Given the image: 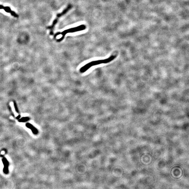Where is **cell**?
I'll use <instances>...</instances> for the list:
<instances>
[{
	"label": "cell",
	"instance_id": "obj_3",
	"mask_svg": "<svg viewBox=\"0 0 189 189\" xmlns=\"http://www.w3.org/2000/svg\"><path fill=\"white\" fill-rule=\"evenodd\" d=\"M72 6L70 4H68V6L66 7V8H65L63 10V11L61 13H59L57 14L56 15V17L55 19L54 20L53 22H52V24L51 26H48L47 27V29H49L50 30V34L51 35H53L54 34V30L55 27L57 24L60 18H61V17L63 16L65 14H66L70 9L72 8Z\"/></svg>",
	"mask_w": 189,
	"mask_h": 189
},
{
	"label": "cell",
	"instance_id": "obj_8",
	"mask_svg": "<svg viewBox=\"0 0 189 189\" xmlns=\"http://www.w3.org/2000/svg\"><path fill=\"white\" fill-rule=\"evenodd\" d=\"M4 7V6L3 5H0V9H3Z\"/></svg>",
	"mask_w": 189,
	"mask_h": 189
},
{
	"label": "cell",
	"instance_id": "obj_2",
	"mask_svg": "<svg viewBox=\"0 0 189 189\" xmlns=\"http://www.w3.org/2000/svg\"><path fill=\"white\" fill-rule=\"evenodd\" d=\"M86 26L85 25H79V26H77V27H72L69 28V29H66L62 32H58L56 33L54 35V39L56 38L59 35H61V36L60 38L58 39H56V41L57 42H60L61 41L64 39V38L67 34L69 33H72L77 32L82 30H85L86 29Z\"/></svg>",
	"mask_w": 189,
	"mask_h": 189
},
{
	"label": "cell",
	"instance_id": "obj_5",
	"mask_svg": "<svg viewBox=\"0 0 189 189\" xmlns=\"http://www.w3.org/2000/svg\"><path fill=\"white\" fill-rule=\"evenodd\" d=\"M3 163L4 164V172L5 173H7L8 172V163L7 161L6 160V159L4 158L3 159Z\"/></svg>",
	"mask_w": 189,
	"mask_h": 189
},
{
	"label": "cell",
	"instance_id": "obj_6",
	"mask_svg": "<svg viewBox=\"0 0 189 189\" xmlns=\"http://www.w3.org/2000/svg\"><path fill=\"white\" fill-rule=\"evenodd\" d=\"M26 126L27 127V128H30L34 134H37L38 133L37 130L31 124L27 123L26 124Z\"/></svg>",
	"mask_w": 189,
	"mask_h": 189
},
{
	"label": "cell",
	"instance_id": "obj_4",
	"mask_svg": "<svg viewBox=\"0 0 189 189\" xmlns=\"http://www.w3.org/2000/svg\"><path fill=\"white\" fill-rule=\"evenodd\" d=\"M3 9H4L6 12L10 13L13 16L15 17L18 18V15L14 11H12L10 7L8 6H4Z\"/></svg>",
	"mask_w": 189,
	"mask_h": 189
},
{
	"label": "cell",
	"instance_id": "obj_7",
	"mask_svg": "<svg viewBox=\"0 0 189 189\" xmlns=\"http://www.w3.org/2000/svg\"><path fill=\"white\" fill-rule=\"evenodd\" d=\"M28 119L29 118L27 117L23 118L21 119L20 120V121L22 122H25L26 121L28 120L29 119Z\"/></svg>",
	"mask_w": 189,
	"mask_h": 189
},
{
	"label": "cell",
	"instance_id": "obj_1",
	"mask_svg": "<svg viewBox=\"0 0 189 189\" xmlns=\"http://www.w3.org/2000/svg\"><path fill=\"white\" fill-rule=\"evenodd\" d=\"M116 57V55H112L108 58L105 59L92 61L86 64L85 66L82 67L80 69V72L81 73H84V72H86L87 70L92 66L100 65L101 64H107V63L110 62L115 59Z\"/></svg>",
	"mask_w": 189,
	"mask_h": 189
}]
</instances>
